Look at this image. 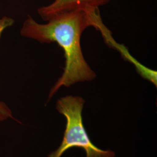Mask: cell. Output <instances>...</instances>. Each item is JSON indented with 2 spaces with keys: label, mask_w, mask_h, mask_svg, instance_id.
Returning a JSON list of instances; mask_svg holds the SVG:
<instances>
[{
  "label": "cell",
  "mask_w": 157,
  "mask_h": 157,
  "mask_svg": "<svg viewBox=\"0 0 157 157\" xmlns=\"http://www.w3.org/2000/svg\"><path fill=\"white\" fill-rule=\"evenodd\" d=\"M48 22L40 24L29 17L23 23L21 34L41 43L56 42L64 51L66 60L64 71L51 89L48 96L50 100L61 87H69L96 78L95 72L84 59L81 47L80 38L84 30L93 26L101 32L104 38L111 32L102 22L100 10L68 12Z\"/></svg>",
  "instance_id": "obj_1"
},
{
  "label": "cell",
  "mask_w": 157,
  "mask_h": 157,
  "mask_svg": "<svg viewBox=\"0 0 157 157\" xmlns=\"http://www.w3.org/2000/svg\"><path fill=\"white\" fill-rule=\"evenodd\" d=\"M84 104V98L78 95H67L58 99L56 109L65 118V129L61 143L48 157H62L72 148L83 149L86 157H115L116 154L112 150L100 148L91 141L83 121Z\"/></svg>",
  "instance_id": "obj_2"
},
{
  "label": "cell",
  "mask_w": 157,
  "mask_h": 157,
  "mask_svg": "<svg viewBox=\"0 0 157 157\" xmlns=\"http://www.w3.org/2000/svg\"><path fill=\"white\" fill-rule=\"evenodd\" d=\"M110 0H54L49 6H42L38 13L44 20L49 21L62 13L76 10L95 12L105 6Z\"/></svg>",
  "instance_id": "obj_3"
},
{
  "label": "cell",
  "mask_w": 157,
  "mask_h": 157,
  "mask_svg": "<svg viewBox=\"0 0 157 157\" xmlns=\"http://www.w3.org/2000/svg\"><path fill=\"white\" fill-rule=\"evenodd\" d=\"M13 23V21L8 17H3L0 19V37L3 31L7 27L12 25ZM10 117L13 118L11 111L4 102L0 101V121H4Z\"/></svg>",
  "instance_id": "obj_4"
}]
</instances>
